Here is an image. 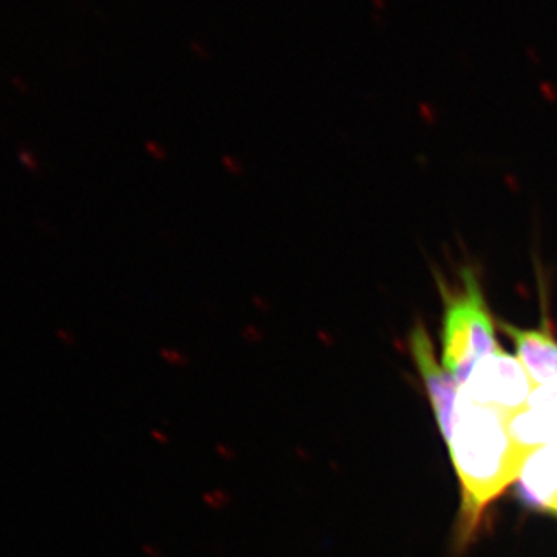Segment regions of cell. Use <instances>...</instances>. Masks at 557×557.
Listing matches in <instances>:
<instances>
[{"label":"cell","mask_w":557,"mask_h":557,"mask_svg":"<svg viewBox=\"0 0 557 557\" xmlns=\"http://www.w3.org/2000/svg\"><path fill=\"white\" fill-rule=\"evenodd\" d=\"M509 418L460 395L447 447L461 485L460 537L469 540L481 515L503 491L517 481L528 457L509 430Z\"/></svg>","instance_id":"obj_1"},{"label":"cell","mask_w":557,"mask_h":557,"mask_svg":"<svg viewBox=\"0 0 557 557\" xmlns=\"http://www.w3.org/2000/svg\"><path fill=\"white\" fill-rule=\"evenodd\" d=\"M438 288L443 300L441 362L461 387L483 358L502 348L495 334V317L472 266L461 268L454 283L438 278Z\"/></svg>","instance_id":"obj_2"},{"label":"cell","mask_w":557,"mask_h":557,"mask_svg":"<svg viewBox=\"0 0 557 557\" xmlns=\"http://www.w3.org/2000/svg\"><path fill=\"white\" fill-rule=\"evenodd\" d=\"M536 384L517 356L503 348L483 358L460 387V395L472 403L514 416L526 407Z\"/></svg>","instance_id":"obj_3"},{"label":"cell","mask_w":557,"mask_h":557,"mask_svg":"<svg viewBox=\"0 0 557 557\" xmlns=\"http://www.w3.org/2000/svg\"><path fill=\"white\" fill-rule=\"evenodd\" d=\"M409 351L423 379L441 435L447 444L454 429L460 384L443 362L437 359L430 334L423 321H418L409 333Z\"/></svg>","instance_id":"obj_4"},{"label":"cell","mask_w":557,"mask_h":557,"mask_svg":"<svg viewBox=\"0 0 557 557\" xmlns=\"http://www.w3.org/2000/svg\"><path fill=\"white\" fill-rule=\"evenodd\" d=\"M500 330L511 339L515 356L539 386L557 382V334L548 311L537 327L523 328L506 321H500Z\"/></svg>","instance_id":"obj_5"},{"label":"cell","mask_w":557,"mask_h":557,"mask_svg":"<svg viewBox=\"0 0 557 557\" xmlns=\"http://www.w3.org/2000/svg\"><path fill=\"white\" fill-rule=\"evenodd\" d=\"M509 430L522 446L536 450L557 441V382L539 386L526 407L509 418Z\"/></svg>","instance_id":"obj_6"},{"label":"cell","mask_w":557,"mask_h":557,"mask_svg":"<svg viewBox=\"0 0 557 557\" xmlns=\"http://www.w3.org/2000/svg\"><path fill=\"white\" fill-rule=\"evenodd\" d=\"M515 483L526 506L557 515V441L536 449Z\"/></svg>","instance_id":"obj_7"}]
</instances>
